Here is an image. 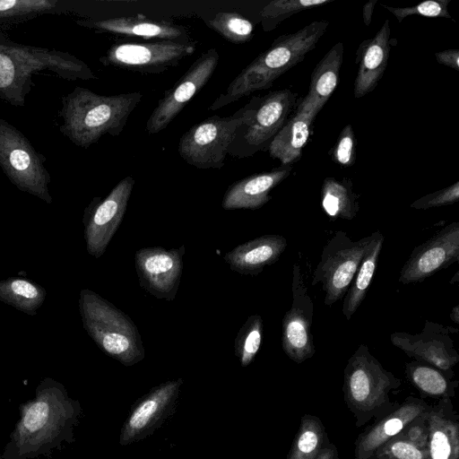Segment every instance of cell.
<instances>
[{
    "mask_svg": "<svg viewBox=\"0 0 459 459\" xmlns=\"http://www.w3.org/2000/svg\"><path fill=\"white\" fill-rule=\"evenodd\" d=\"M82 413L80 402L69 396L63 384L43 378L35 395L20 404L19 418L0 459L50 458L74 443Z\"/></svg>",
    "mask_w": 459,
    "mask_h": 459,
    "instance_id": "6da1fadb",
    "label": "cell"
},
{
    "mask_svg": "<svg viewBox=\"0 0 459 459\" xmlns=\"http://www.w3.org/2000/svg\"><path fill=\"white\" fill-rule=\"evenodd\" d=\"M142 99L139 91L106 96L78 86L62 97L59 130L74 144L87 149L105 134L118 136Z\"/></svg>",
    "mask_w": 459,
    "mask_h": 459,
    "instance_id": "7a4b0ae2",
    "label": "cell"
},
{
    "mask_svg": "<svg viewBox=\"0 0 459 459\" xmlns=\"http://www.w3.org/2000/svg\"><path fill=\"white\" fill-rule=\"evenodd\" d=\"M45 70L68 81L98 79L87 64L69 53L20 44L0 30L1 100L23 107L32 75Z\"/></svg>",
    "mask_w": 459,
    "mask_h": 459,
    "instance_id": "3957f363",
    "label": "cell"
},
{
    "mask_svg": "<svg viewBox=\"0 0 459 459\" xmlns=\"http://www.w3.org/2000/svg\"><path fill=\"white\" fill-rule=\"evenodd\" d=\"M328 26L327 21H314L296 32L275 39L231 81L207 109L214 111L256 91L269 89L281 74L303 61Z\"/></svg>",
    "mask_w": 459,
    "mask_h": 459,
    "instance_id": "277c9868",
    "label": "cell"
},
{
    "mask_svg": "<svg viewBox=\"0 0 459 459\" xmlns=\"http://www.w3.org/2000/svg\"><path fill=\"white\" fill-rule=\"evenodd\" d=\"M82 325L98 347L126 367L145 357L141 334L134 321L115 305L89 289L79 296Z\"/></svg>",
    "mask_w": 459,
    "mask_h": 459,
    "instance_id": "5b68a950",
    "label": "cell"
},
{
    "mask_svg": "<svg viewBox=\"0 0 459 459\" xmlns=\"http://www.w3.org/2000/svg\"><path fill=\"white\" fill-rule=\"evenodd\" d=\"M400 385L401 380L385 369L364 343L357 348L344 368L343 392L359 426L385 410L390 403V392Z\"/></svg>",
    "mask_w": 459,
    "mask_h": 459,
    "instance_id": "8992f818",
    "label": "cell"
},
{
    "mask_svg": "<svg viewBox=\"0 0 459 459\" xmlns=\"http://www.w3.org/2000/svg\"><path fill=\"white\" fill-rule=\"evenodd\" d=\"M297 103L290 89L253 97L246 105V117L237 128L228 155L245 159L268 151L273 139L287 121Z\"/></svg>",
    "mask_w": 459,
    "mask_h": 459,
    "instance_id": "52a82bcc",
    "label": "cell"
},
{
    "mask_svg": "<svg viewBox=\"0 0 459 459\" xmlns=\"http://www.w3.org/2000/svg\"><path fill=\"white\" fill-rule=\"evenodd\" d=\"M45 157L29 139L8 121L0 117V167L10 182L20 191L52 203L51 177L45 167Z\"/></svg>",
    "mask_w": 459,
    "mask_h": 459,
    "instance_id": "ba28073f",
    "label": "cell"
},
{
    "mask_svg": "<svg viewBox=\"0 0 459 459\" xmlns=\"http://www.w3.org/2000/svg\"><path fill=\"white\" fill-rule=\"evenodd\" d=\"M245 117L244 106L230 116L214 115L194 125L179 139L180 157L197 169L222 168L235 132Z\"/></svg>",
    "mask_w": 459,
    "mask_h": 459,
    "instance_id": "9c48e42d",
    "label": "cell"
},
{
    "mask_svg": "<svg viewBox=\"0 0 459 459\" xmlns=\"http://www.w3.org/2000/svg\"><path fill=\"white\" fill-rule=\"evenodd\" d=\"M371 238L372 234L353 240L346 232L338 230L326 242L311 281L313 286L322 284L325 306H332L345 296Z\"/></svg>",
    "mask_w": 459,
    "mask_h": 459,
    "instance_id": "30bf717a",
    "label": "cell"
},
{
    "mask_svg": "<svg viewBox=\"0 0 459 459\" xmlns=\"http://www.w3.org/2000/svg\"><path fill=\"white\" fill-rule=\"evenodd\" d=\"M195 50V41L180 43L171 40L124 41L112 45L100 62L139 74H156L177 66Z\"/></svg>",
    "mask_w": 459,
    "mask_h": 459,
    "instance_id": "8fae6325",
    "label": "cell"
},
{
    "mask_svg": "<svg viewBox=\"0 0 459 459\" xmlns=\"http://www.w3.org/2000/svg\"><path fill=\"white\" fill-rule=\"evenodd\" d=\"M134 186V178L121 179L104 197H94L85 208L82 223L86 250L100 258L118 230Z\"/></svg>",
    "mask_w": 459,
    "mask_h": 459,
    "instance_id": "7c38bea8",
    "label": "cell"
},
{
    "mask_svg": "<svg viewBox=\"0 0 459 459\" xmlns=\"http://www.w3.org/2000/svg\"><path fill=\"white\" fill-rule=\"evenodd\" d=\"M183 382L181 377L167 380L137 399L121 428L119 445L136 443L160 429L174 414Z\"/></svg>",
    "mask_w": 459,
    "mask_h": 459,
    "instance_id": "4fadbf2b",
    "label": "cell"
},
{
    "mask_svg": "<svg viewBox=\"0 0 459 459\" xmlns=\"http://www.w3.org/2000/svg\"><path fill=\"white\" fill-rule=\"evenodd\" d=\"M220 60L215 48L204 52L159 100L147 119L145 130L150 134L164 130L193 97L207 83Z\"/></svg>",
    "mask_w": 459,
    "mask_h": 459,
    "instance_id": "5bb4252c",
    "label": "cell"
},
{
    "mask_svg": "<svg viewBox=\"0 0 459 459\" xmlns=\"http://www.w3.org/2000/svg\"><path fill=\"white\" fill-rule=\"evenodd\" d=\"M291 291L292 303L281 323V346L291 360L301 363L311 358L316 349L311 333L314 303L298 263L292 268Z\"/></svg>",
    "mask_w": 459,
    "mask_h": 459,
    "instance_id": "9a60e30c",
    "label": "cell"
},
{
    "mask_svg": "<svg viewBox=\"0 0 459 459\" xmlns=\"http://www.w3.org/2000/svg\"><path fill=\"white\" fill-rule=\"evenodd\" d=\"M185 246L142 247L135 252L134 264L140 286L153 297L174 300L183 272Z\"/></svg>",
    "mask_w": 459,
    "mask_h": 459,
    "instance_id": "2e32d148",
    "label": "cell"
},
{
    "mask_svg": "<svg viewBox=\"0 0 459 459\" xmlns=\"http://www.w3.org/2000/svg\"><path fill=\"white\" fill-rule=\"evenodd\" d=\"M451 333H457L458 329L426 320L420 333L394 332L390 335V342L408 357L450 375L453 367L459 361Z\"/></svg>",
    "mask_w": 459,
    "mask_h": 459,
    "instance_id": "e0dca14e",
    "label": "cell"
},
{
    "mask_svg": "<svg viewBox=\"0 0 459 459\" xmlns=\"http://www.w3.org/2000/svg\"><path fill=\"white\" fill-rule=\"evenodd\" d=\"M459 260V222L455 221L415 247L400 271L399 282H421Z\"/></svg>",
    "mask_w": 459,
    "mask_h": 459,
    "instance_id": "ac0fdd59",
    "label": "cell"
},
{
    "mask_svg": "<svg viewBox=\"0 0 459 459\" xmlns=\"http://www.w3.org/2000/svg\"><path fill=\"white\" fill-rule=\"evenodd\" d=\"M76 23L98 32H108L145 40H171L180 43L194 41L188 30L182 25L163 19H152L137 14L108 19H79Z\"/></svg>",
    "mask_w": 459,
    "mask_h": 459,
    "instance_id": "d6986e66",
    "label": "cell"
},
{
    "mask_svg": "<svg viewBox=\"0 0 459 459\" xmlns=\"http://www.w3.org/2000/svg\"><path fill=\"white\" fill-rule=\"evenodd\" d=\"M390 33L389 21L385 20L373 38L359 44L355 59L358 65L353 90L356 99L373 91L381 80L389 60Z\"/></svg>",
    "mask_w": 459,
    "mask_h": 459,
    "instance_id": "ffe728a7",
    "label": "cell"
},
{
    "mask_svg": "<svg viewBox=\"0 0 459 459\" xmlns=\"http://www.w3.org/2000/svg\"><path fill=\"white\" fill-rule=\"evenodd\" d=\"M292 165L285 164L269 171L253 174L231 184L224 193L221 206L224 210L259 209L267 204L270 192L286 179Z\"/></svg>",
    "mask_w": 459,
    "mask_h": 459,
    "instance_id": "44dd1931",
    "label": "cell"
},
{
    "mask_svg": "<svg viewBox=\"0 0 459 459\" xmlns=\"http://www.w3.org/2000/svg\"><path fill=\"white\" fill-rule=\"evenodd\" d=\"M429 410L424 402L414 398L407 399L359 437L356 444L355 459L373 457L384 445Z\"/></svg>",
    "mask_w": 459,
    "mask_h": 459,
    "instance_id": "7402d4cb",
    "label": "cell"
},
{
    "mask_svg": "<svg viewBox=\"0 0 459 459\" xmlns=\"http://www.w3.org/2000/svg\"><path fill=\"white\" fill-rule=\"evenodd\" d=\"M287 246L288 241L283 236L266 234L237 246L227 252L223 259L230 270L255 276L265 266L276 263Z\"/></svg>",
    "mask_w": 459,
    "mask_h": 459,
    "instance_id": "603a6c76",
    "label": "cell"
},
{
    "mask_svg": "<svg viewBox=\"0 0 459 459\" xmlns=\"http://www.w3.org/2000/svg\"><path fill=\"white\" fill-rule=\"evenodd\" d=\"M343 54V44L340 41L320 59L312 72L308 91L299 103L296 111L316 118L339 83Z\"/></svg>",
    "mask_w": 459,
    "mask_h": 459,
    "instance_id": "cb8c5ba5",
    "label": "cell"
},
{
    "mask_svg": "<svg viewBox=\"0 0 459 459\" xmlns=\"http://www.w3.org/2000/svg\"><path fill=\"white\" fill-rule=\"evenodd\" d=\"M428 459H459V428L446 398L428 413Z\"/></svg>",
    "mask_w": 459,
    "mask_h": 459,
    "instance_id": "d4e9b609",
    "label": "cell"
},
{
    "mask_svg": "<svg viewBox=\"0 0 459 459\" xmlns=\"http://www.w3.org/2000/svg\"><path fill=\"white\" fill-rule=\"evenodd\" d=\"M313 121L310 115L296 111L287 119L270 143V156L279 160L282 165H292L299 160L303 148L309 140Z\"/></svg>",
    "mask_w": 459,
    "mask_h": 459,
    "instance_id": "484cf974",
    "label": "cell"
},
{
    "mask_svg": "<svg viewBox=\"0 0 459 459\" xmlns=\"http://www.w3.org/2000/svg\"><path fill=\"white\" fill-rule=\"evenodd\" d=\"M371 234V241L344 296L342 314L347 320L351 318L365 299L378 263L384 236L378 230Z\"/></svg>",
    "mask_w": 459,
    "mask_h": 459,
    "instance_id": "4316f807",
    "label": "cell"
},
{
    "mask_svg": "<svg viewBox=\"0 0 459 459\" xmlns=\"http://www.w3.org/2000/svg\"><path fill=\"white\" fill-rule=\"evenodd\" d=\"M358 198L351 178L327 177L324 179L321 187V206L332 220L354 219L359 210Z\"/></svg>",
    "mask_w": 459,
    "mask_h": 459,
    "instance_id": "83f0119b",
    "label": "cell"
},
{
    "mask_svg": "<svg viewBox=\"0 0 459 459\" xmlns=\"http://www.w3.org/2000/svg\"><path fill=\"white\" fill-rule=\"evenodd\" d=\"M46 289L30 279L12 276L0 281V301L34 316L46 299Z\"/></svg>",
    "mask_w": 459,
    "mask_h": 459,
    "instance_id": "f1b7e54d",
    "label": "cell"
},
{
    "mask_svg": "<svg viewBox=\"0 0 459 459\" xmlns=\"http://www.w3.org/2000/svg\"><path fill=\"white\" fill-rule=\"evenodd\" d=\"M60 13L57 0H0V30L47 13Z\"/></svg>",
    "mask_w": 459,
    "mask_h": 459,
    "instance_id": "f546056e",
    "label": "cell"
},
{
    "mask_svg": "<svg viewBox=\"0 0 459 459\" xmlns=\"http://www.w3.org/2000/svg\"><path fill=\"white\" fill-rule=\"evenodd\" d=\"M405 372L411 382L428 395H445L451 393L454 388L453 383L444 371L428 363L417 360L408 362Z\"/></svg>",
    "mask_w": 459,
    "mask_h": 459,
    "instance_id": "4dcf8cb0",
    "label": "cell"
},
{
    "mask_svg": "<svg viewBox=\"0 0 459 459\" xmlns=\"http://www.w3.org/2000/svg\"><path fill=\"white\" fill-rule=\"evenodd\" d=\"M325 438L321 422L316 418L307 415L301 421L288 459H316L325 446Z\"/></svg>",
    "mask_w": 459,
    "mask_h": 459,
    "instance_id": "1f68e13d",
    "label": "cell"
},
{
    "mask_svg": "<svg viewBox=\"0 0 459 459\" xmlns=\"http://www.w3.org/2000/svg\"><path fill=\"white\" fill-rule=\"evenodd\" d=\"M204 23L222 38L234 44L248 42L254 36L252 22L236 12H220Z\"/></svg>",
    "mask_w": 459,
    "mask_h": 459,
    "instance_id": "d6a6232c",
    "label": "cell"
},
{
    "mask_svg": "<svg viewBox=\"0 0 459 459\" xmlns=\"http://www.w3.org/2000/svg\"><path fill=\"white\" fill-rule=\"evenodd\" d=\"M333 0H273L260 11V22L264 31L274 30L287 18L302 11L329 4Z\"/></svg>",
    "mask_w": 459,
    "mask_h": 459,
    "instance_id": "836d02e7",
    "label": "cell"
},
{
    "mask_svg": "<svg viewBox=\"0 0 459 459\" xmlns=\"http://www.w3.org/2000/svg\"><path fill=\"white\" fill-rule=\"evenodd\" d=\"M263 318L249 316L240 327L234 341V353L242 367H247L257 354L263 339Z\"/></svg>",
    "mask_w": 459,
    "mask_h": 459,
    "instance_id": "e575fe53",
    "label": "cell"
},
{
    "mask_svg": "<svg viewBox=\"0 0 459 459\" xmlns=\"http://www.w3.org/2000/svg\"><path fill=\"white\" fill-rule=\"evenodd\" d=\"M450 0H427L411 7H391L382 4L386 10L392 13L398 22L409 15H421L426 17H442L452 19L447 10Z\"/></svg>",
    "mask_w": 459,
    "mask_h": 459,
    "instance_id": "d590c367",
    "label": "cell"
},
{
    "mask_svg": "<svg viewBox=\"0 0 459 459\" xmlns=\"http://www.w3.org/2000/svg\"><path fill=\"white\" fill-rule=\"evenodd\" d=\"M357 141L351 125L341 131L336 143L329 152L332 160L342 168L353 166L356 160Z\"/></svg>",
    "mask_w": 459,
    "mask_h": 459,
    "instance_id": "8d00e7d4",
    "label": "cell"
},
{
    "mask_svg": "<svg viewBox=\"0 0 459 459\" xmlns=\"http://www.w3.org/2000/svg\"><path fill=\"white\" fill-rule=\"evenodd\" d=\"M376 455L388 456L391 459H428L429 457L427 450L420 448L400 433L384 445Z\"/></svg>",
    "mask_w": 459,
    "mask_h": 459,
    "instance_id": "74e56055",
    "label": "cell"
},
{
    "mask_svg": "<svg viewBox=\"0 0 459 459\" xmlns=\"http://www.w3.org/2000/svg\"><path fill=\"white\" fill-rule=\"evenodd\" d=\"M459 200V182L456 181L453 185L428 194L416 201L410 206L417 210H427L429 208L439 207L453 204Z\"/></svg>",
    "mask_w": 459,
    "mask_h": 459,
    "instance_id": "f35d334b",
    "label": "cell"
},
{
    "mask_svg": "<svg viewBox=\"0 0 459 459\" xmlns=\"http://www.w3.org/2000/svg\"><path fill=\"white\" fill-rule=\"evenodd\" d=\"M436 60L446 66L459 71V49H446L435 53Z\"/></svg>",
    "mask_w": 459,
    "mask_h": 459,
    "instance_id": "ab89813d",
    "label": "cell"
},
{
    "mask_svg": "<svg viewBox=\"0 0 459 459\" xmlns=\"http://www.w3.org/2000/svg\"><path fill=\"white\" fill-rule=\"evenodd\" d=\"M377 0L367 2L362 8V18L365 25L368 26L372 22L373 12Z\"/></svg>",
    "mask_w": 459,
    "mask_h": 459,
    "instance_id": "60d3db41",
    "label": "cell"
},
{
    "mask_svg": "<svg viewBox=\"0 0 459 459\" xmlns=\"http://www.w3.org/2000/svg\"><path fill=\"white\" fill-rule=\"evenodd\" d=\"M316 459H338V455L333 446H325Z\"/></svg>",
    "mask_w": 459,
    "mask_h": 459,
    "instance_id": "b9f144b4",
    "label": "cell"
},
{
    "mask_svg": "<svg viewBox=\"0 0 459 459\" xmlns=\"http://www.w3.org/2000/svg\"><path fill=\"white\" fill-rule=\"evenodd\" d=\"M458 308H459L458 305H455V306L452 308V310H451V312H450V315H449V316H450L451 320H452L454 323H455V324H458V323H459V309H458Z\"/></svg>",
    "mask_w": 459,
    "mask_h": 459,
    "instance_id": "7bdbcfd3",
    "label": "cell"
}]
</instances>
